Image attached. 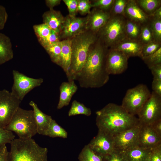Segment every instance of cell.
Wrapping results in <instances>:
<instances>
[{"instance_id":"obj_1","label":"cell","mask_w":161,"mask_h":161,"mask_svg":"<svg viewBox=\"0 0 161 161\" xmlns=\"http://www.w3.org/2000/svg\"><path fill=\"white\" fill-rule=\"evenodd\" d=\"M93 45L83 67L74 79L82 88H100L106 84L109 79V75L106 67L107 53L100 43Z\"/></svg>"},{"instance_id":"obj_2","label":"cell","mask_w":161,"mask_h":161,"mask_svg":"<svg viewBox=\"0 0 161 161\" xmlns=\"http://www.w3.org/2000/svg\"><path fill=\"white\" fill-rule=\"evenodd\" d=\"M96 114L98 131L112 136L139 123L136 116L129 113L121 105L113 103L108 104Z\"/></svg>"},{"instance_id":"obj_3","label":"cell","mask_w":161,"mask_h":161,"mask_svg":"<svg viewBox=\"0 0 161 161\" xmlns=\"http://www.w3.org/2000/svg\"><path fill=\"white\" fill-rule=\"evenodd\" d=\"M97 39L96 33L87 30L71 39V63L66 74L68 80H74L81 71L91 47Z\"/></svg>"},{"instance_id":"obj_4","label":"cell","mask_w":161,"mask_h":161,"mask_svg":"<svg viewBox=\"0 0 161 161\" xmlns=\"http://www.w3.org/2000/svg\"><path fill=\"white\" fill-rule=\"evenodd\" d=\"M8 161H47V148L31 138L14 139L10 143Z\"/></svg>"},{"instance_id":"obj_5","label":"cell","mask_w":161,"mask_h":161,"mask_svg":"<svg viewBox=\"0 0 161 161\" xmlns=\"http://www.w3.org/2000/svg\"><path fill=\"white\" fill-rule=\"evenodd\" d=\"M5 129L15 133L18 138H32L37 134L33 110H25L19 107Z\"/></svg>"},{"instance_id":"obj_6","label":"cell","mask_w":161,"mask_h":161,"mask_svg":"<svg viewBox=\"0 0 161 161\" xmlns=\"http://www.w3.org/2000/svg\"><path fill=\"white\" fill-rule=\"evenodd\" d=\"M126 21L122 16H113L99 30L98 32L106 46L112 48L126 38Z\"/></svg>"},{"instance_id":"obj_7","label":"cell","mask_w":161,"mask_h":161,"mask_svg":"<svg viewBox=\"0 0 161 161\" xmlns=\"http://www.w3.org/2000/svg\"><path fill=\"white\" fill-rule=\"evenodd\" d=\"M151 93L145 85L139 84L127 90L121 106L129 114L137 115Z\"/></svg>"},{"instance_id":"obj_8","label":"cell","mask_w":161,"mask_h":161,"mask_svg":"<svg viewBox=\"0 0 161 161\" xmlns=\"http://www.w3.org/2000/svg\"><path fill=\"white\" fill-rule=\"evenodd\" d=\"M139 123L151 125L161 119V96L152 91L137 115Z\"/></svg>"},{"instance_id":"obj_9","label":"cell","mask_w":161,"mask_h":161,"mask_svg":"<svg viewBox=\"0 0 161 161\" xmlns=\"http://www.w3.org/2000/svg\"><path fill=\"white\" fill-rule=\"evenodd\" d=\"M12 73L13 83L11 92L21 101L28 93L40 86L44 81L42 78H30L16 70H13Z\"/></svg>"},{"instance_id":"obj_10","label":"cell","mask_w":161,"mask_h":161,"mask_svg":"<svg viewBox=\"0 0 161 161\" xmlns=\"http://www.w3.org/2000/svg\"><path fill=\"white\" fill-rule=\"evenodd\" d=\"M21 102L11 92L5 89L0 90V127L5 129Z\"/></svg>"},{"instance_id":"obj_11","label":"cell","mask_w":161,"mask_h":161,"mask_svg":"<svg viewBox=\"0 0 161 161\" xmlns=\"http://www.w3.org/2000/svg\"><path fill=\"white\" fill-rule=\"evenodd\" d=\"M88 18V15L84 17L69 15L65 17L64 21L59 34L60 41L71 39L86 30Z\"/></svg>"},{"instance_id":"obj_12","label":"cell","mask_w":161,"mask_h":161,"mask_svg":"<svg viewBox=\"0 0 161 161\" xmlns=\"http://www.w3.org/2000/svg\"><path fill=\"white\" fill-rule=\"evenodd\" d=\"M141 125L137 124L113 136L114 150L122 151L137 145V140Z\"/></svg>"},{"instance_id":"obj_13","label":"cell","mask_w":161,"mask_h":161,"mask_svg":"<svg viewBox=\"0 0 161 161\" xmlns=\"http://www.w3.org/2000/svg\"><path fill=\"white\" fill-rule=\"evenodd\" d=\"M129 58L121 52L111 49L106 56V67L109 74H119L125 71Z\"/></svg>"},{"instance_id":"obj_14","label":"cell","mask_w":161,"mask_h":161,"mask_svg":"<svg viewBox=\"0 0 161 161\" xmlns=\"http://www.w3.org/2000/svg\"><path fill=\"white\" fill-rule=\"evenodd\" d=\"M88 145L95 153L102 158L114 150L113 136L99 131Z\"/></svg>"},{"instance_id":"obj_15","label":"cell","mask_w":161,"mask_h":161,"mask_svg":"<svg viewBox=\"0 0 161 161\" xmlns=\"http://www.w3.org/2000/svg\"><path fill=\"white\" fill-rule=\"evenodd\" d=\"M161 144V137L154 131L151 125H141L137 140L138 146L151 149Z\"/></svg>"},{"instance_id":"obj_16","label":"cell","mask_w":161,"mask_h":161,"mask_svg":"<svg viewBox=\"0 0 161 161\" xmlns=\"http://www.w3.org/2000/svg\"><path fill=\"white\" fill-rule=\"evenodd\" d=\"M86 30L96 33L107 23L111 17L110 13L99 9H94L87 15Z\"/></svg>"},{"instance_id":"obj_17","label":"cell","mask_w":161,"mask_h":161,"mask_svg":"<svg viewBox=\"0 0 161 161\" xmlns=\"http://www.w3.org/2000/svg\"><path fill=\"white\" fill-rule=\"evenodd\" d=\"M143 46L139 40L126 38L111 49L121 52L129 58L131 57H140Z\"/></svg>"},{"instance_id":"obj_18","label":"cell","mask_w":161,"mask_h":161,"mask_svg":"<svg viewBox=\"0 0 161 161\" xmlns=\"http://www.w3.org/2000/svg\"><path fill=\"white\" fill-rule=\"evenodd\" d=\"M124 15L128 19L141 25L146 24L148 20L149 16L140 8L135 0H128Z\"/></svg>"},{"instance_id":"obj_19","label":"cell","mask_w":161,"mask_h":161,"mask_svg":"<svg viewBox=\"0 0 161 161\" xmlns=\"http://www.w3.org/2000/svg\"><path fill=\"white\" fill-rule=\"evenodd\" d=\"M42 18L43 23L59 35L65 19L61 13L54 9H49L44 13Z\"/></svg>"},{"instance_id":"obj_20","label":"cell","mask_w":161,"mask_h":161,"mask_svg":"<svg viewBox=\"0 0 161 161\" xmlns=\"http://www.w3.org/2000/svg\"><path fill=\"white\" fill-rule=\"evenodd\" d=\"M78 89L74 80L62 82L59 87L60 94L57 109H61L69 105L72 97Z\"/></svg>"},{"instance_id":"obj_21","label":"cell","mask_w":161,"mask_h":161,"mask_svg":"<svg viewBox=\"0 0 161 161\" xmlns=\"http://www.w3.org/2000/svg\"><path fill=\"white\" fill-rule=\"evenodd\" d=\"M29 105L33 109L37 133L45 136L52 118L51 116L45 114L41 111L33 101H30Z\"/></svg>"},{"instance_id":"obj_22","label":"cell","mask_w":161,"mask_h":161,"mask_svg":"<svg viewBox=\"0 0 161 161\" xmlns=\"http://www.w3.org/2000/svg\"><path fill=\"white\" fill-rule=\"evenodd\" d=\"M13 57L11 39L5 34L0 32V65L11 60Z\"/></svg>"},{"instance_id":"obj_23","label":"cell","mask_w":161,"mask_h":161,"mask_svg":"<svg viewBox=\"0 0 161 161\" xmlns=\"http://www.w3.org/2000/svg\"><path fill=\"white\" fill-rule=\"evenodd\" d=\"M151 149L136 145L120 151L127 161H145Z\"/></svg>"},{"instance_id":"obj_24","label":"cell","mask_w":161,"mask_h":161,"mask_svg":"<svg viewBox=\"0 0 161 161\" xmlns=\"http://www.w3.org/2000/svg\"><path fill=\"white\" fill-rule=\"evenodd\" d=\"M61 50L59 66L66 74L68 71L71 63L72 51L71 39L61 41Z\"/></svg>"},{"instance_id":"obj_25","label":"cell","mask_w":161,"mask_h":161,"mask_svg":"<svg viewBox=\"0 0 161 161\" xmlns=\"http://www.w3.org/2000/svg\"><path fill=\"white\" fill-rule=\"evenodd\" d=\"M141 25L128 19L126 20L125 26L126 38L138 40L141 30Z\"/></svg>"},{"instance_id":"obj_26","label":"cell","mask_w":161,"mask_h":161,"mask_svg":"<svg viewBox=\"0 0 161 161\" xmlns=\"http://www.w3.org/2000/svg\"><path fill=\"white\" fill-rule=\"evenodd\" d=\"M44 48L49 55L51 61L59 66L61 50V41L51 44Z\"/></svg>"},{"instance_id":"obj_27","label":"cell","mask_w":161,"mask_h":161,"mask_svg":"<svg viewBox=\"0 0 161 161\" xmlns=\"http://www.w3.org/2000/svg\"><path fill=\"white\" fill-rule=\"evenodd\" d=\"M45 136L52 138L59 137L65 139L67 138L68 133L52 119Z\"/></svg>"},{"instance_id":"obj_28","label":"cell","mask_w":161,"mask_h":161,"mask_svg":"<svg viewBox=\"0 0 161 161\" xmlns=\"http://www.w3.org/2000/svg\"><path fill=\"white\" fill-rule=\"evenodd\" d=\"M161 1L160 0H139L136 1L140 8L148 16L159 7Z\"/></svg>"},{"instance_id":"obj_29","label":"cell","mask_w":161,"mask_h":161,"mask_svg":"<svg viewBox=\"0 0 161 161\" xmlns=\"http://www.w3.org/2000/svg\"><path fill=\"white\" fill-rule=\"evenodd\" d=\"M90 109L86 106L77 100H73L68 112V115L71 117L79 114L89 116L91 115Z\"/></svg>"},{"instance_id":"obj_30","label":"cell","mask_w":161,"mask_h":161,"mask_svg":"<svg viewBox=\"0 0 161 161\" xmlns=\"http://www.w3.org/2000/svg\"><path fill=\"white\" fill-rule=\"evenodd\" d=\"M78 158L79 161H103L102 158L95 153L88 144L82 148Z\"/></svg>"},{"instance_id":"obj_31","label":"cell","mask_w":161,"mask_h":161,"mask_svg":"<svg viewBox=\"0 0 161 161\" xmlns=\"http://www.w3.org/2000/svg\"><path fill=\"white\" fill-rule=\"evenodd\" d=\"M33 28L39 42L49 36L52 30L47 25L43 23L34 25Z\"/></svg>"},{"instance_id":"obj_32","label":"cell","mask_w":161,"mask_h":161,"mask_svg":"<svg viewBox=\"0 0 161 161\" xmlns=\"http://www.w3.org/2000/svg\"><path fill=\"white\" fill-rule=\"evenodd\" d=\"M149 25L154 41L161 43V19L152 17Z\"/></svg>"},{"instance_id":"obj_33","label":"cell","mask_w":161,"mask_h":161,"mask_svg":"<svg viewBox=\"0 0 161 161\" xmlns=\"http://www.w3.org/2000/svg\"><path fill=\"white\" fill-rule=\"evenodd\" d=\"M138 40L143 45L154 41L149 24H145L141 26V32Z\"/></svg>"},{"instance_id":"obj_34","label":"cell","mask_w":161,"mask_h":161,"mask_svg":"<svg viewBox=\"0 0 161 161\" xmlns=\"http://www.w3.org/2000/svg\"><path fill=\"white\" fill-rule=\"evenodd\" d=\"M142 59L149 69L155 66L161 64V47L154 53Z\"/></svg>"},{"instance_id":"obj_35","label":"cell","mask_w":161,"mask_h":161,"mask_svg":"<svg viewBox=\"0 0 161 161\" xmlns=\"http://www.w3.org/2000/svg\"><path fill=\"white\" fill-rule=\"evenodd\" d=\"M161 47V43L154 41L143 45L140 57L141 58L148 56L156 52Z\"/></svg>"},{"instance_id":"obj_36","label":"cell","mask_w":161,"mask_h":161,"mask_svg":"<svg viewBox=\"0 0 161 161\" xmlns=\"http://www.w3.org/2000/svg\"><path fill=\"white\" fill-rule=\"evenodd\" d=\"M15 137L12 132L0 127V148L7 144L10 143Z\"/></svg>"},{"instance_id":"obj_37","label":"cell","mask_w":161,"mask_h":161,"mask_svg":"<svg viewBox=\"0 0 161 161\" xmlns=\"http://www.w3.org/2000/svg\"><path fill=\"white\" fill-rule=\"evenodd\" d=\"M128 0H115L111 8L112 13L114 16L124 15L125 9Z\"/></svg>"},{"instance_id":"obj_38","label":"cell","mask_w":161,"mask_h":161,"mask_svg":"<svg viewBox=\"0 0 161 161\" xmlns=\"http://www.w3.org/2000/svg\"><path fill=\"white\" fill-rule=\"evenodd\" d=\"M114 0H97L91 1L92 7L106 11L111 8Z\"/></svg>"},{"instance_id":"obj_39","label":"cell","mask_w":161,"mask_h":161,"mask_svg":"<svg viewBox=\"0 0 161 161\" xmlns=\"http://www.w3.org/2000/svg\"><path fill=\"white\" fill-rule=\"evenodd\" d=\"M91 1L89 0H78L77 12L81 15L89 14L92 7Z\"/></svg>"},{"instance_id":"obj_40","label":"cell","mask_w":161,"mask_h":161,"mask_svg":"<svg viewBox=\"0 0 161 161\" xmlns=\"http://www.w3.org/2000/svg\"><path fill=\"white\" fill-rule=\"evenodd\" d=\"M145 161H161V144L151 149Z\"/></svg>"},{"instance_id":"obj_41","label":"cell","mask_w":161,"mask_h":161,"mask_svg":"<svg viewBox=\"0 0 161 161\" xmlns=\"http://www.w3.org/2000/svg\"><path fill=\"white\" fill-rule=\"evenodd\" d=\"M102 158L103 161H127L121 152L116 150Z\"/></svg>"},{"instance_id":"obj_42","label":"cell","mask_w":161,"mask_h":161,"mask_svg":"<svg viewBox=\"0 0 161 161\" xmlns=\"http://www.w3.org/2000/svg\"><path fill=\"white\" fill-rule=\"evenodd\" d=\"M60 41L58 33L52 30L50 34L47 38L39 42L44 47Z\"/></svg>"},{"instance_id":"obj_43","label":"cell","mask_w":161,"mask_h":161,"mask_svg":"<svg viewBox=\"0 0 161 161\" xmlns=\"http://www.w3.org/2000/svg\"><path fill=\"white\" fill-rule=\"evenodd\" d=\"M67 6L69 12V15L75 16L78 13L77 7L78 0H63Z\"/></svg>"},{"instance_id":"obj_44","label":"cell","mask_w":161,"mask_h":161,"mask_svg":"<svg viewBox=\"0 0 161 161\" xmlns=\"http://www.w3.org/2000/svg\"><path fill=\"white\" fill-rule=\"evenodd\" d=\"M8 15L6 9L0 5V30L3 29L7 21Z\"/></svg>"},{"instance_id":"obj_45","label":"cell","mask_w":161,"mask_h":161,"mask_svg":"<svg viewBox=\"0 0 161 161\" xmlns=\"http://www.w3.org/2000/svg\"><path fill=\"white\" fill-rule=\"evenodd\" d=\"M149 69L153 76V79L161 80V64L152 67Z\"/></svg>"},{"instance_id":"obj_46","label":"cell","mask_w":161,"mask_h":161,"mask_svg":"<svg viewBox=\"0 0 161 161\" xmlns=\"http://www.w3.org/2000/svg\"><path fill=\"white\" fill-rule=\"evenodd\" d=\"M152 89L153 92L161 96V80L153 79Z\"/></svg>"},{"instance_id":"obj_47","label":"cell","mask_w":161,"mask_h":161,"mask_svg":"<svg viewBox=\"0 0 161 161\" xmlns=\"http://www.w3.org/2000/svg\"><path fill=\"white\" fill-rule=\"evenodd\" d=\"M8 153L6 145L0 148V161H8Z\"/></svg>"},{"instance_id":"obj_48","label":"cell","mask_w":161,"mask_h":161,"mask_svg":"<svg viewBox=\"0 0 161 161\" xmlns=\"http://www.w3.org/2000/svg\"><path fill=\"white\" fill-rule=\"evenodd\" d=\"M151 125L154 131L161 137V119L154 122Z\"/></svg>"},{"instance_id":"obj_49","label":"cell","mask_w":161,"mask_h":161,"mask_svg":"<svg viewBox=\"0 0 161 161\" xmlns=\"http://www.w3.org/2000/svg\"><path fill=\"white\" fill-rule=\"evenodd\" d=\"M61 0H46L45 1V4L47 6L49 9H53V8L60 4Z\"/></svg>"},{"instance_id":"obj_50","label":"cell","mask_w":161,"mask_h":161,"mask_svg":"<svg viewBox=\"0 0 161 161\" xmlns=\"http://www.w3.org/2000/svg\"><path fill=\"white\" fill-rule=\"evenodd\" d=\"M150 16L152 17L161 19V6L157 9Z\"/></svg>"}]
</instances>
